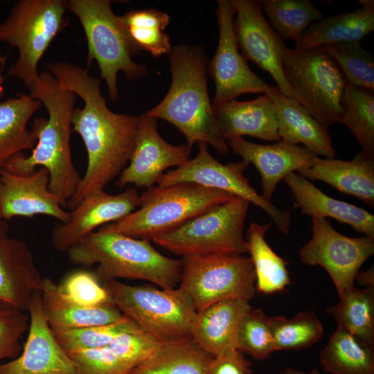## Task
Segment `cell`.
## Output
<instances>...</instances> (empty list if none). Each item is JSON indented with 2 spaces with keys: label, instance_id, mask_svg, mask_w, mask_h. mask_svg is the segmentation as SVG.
<instances>
[{
  "label": "cell",
  "instance_id": "6da1fadb",
  "mask_svg": "<svg viewBox=\"0 0 374 374\" xmlns=\"http://www.w3.org/2000/svg\"><path fill=\"white\" fill-rule=\"evenodd\" d=\"M64 89L80 97L82 108H74L72 131L82 138L87 152V166L66 206L73 209L86 197L100 191L127 166L132 157L139 116L117 114L108 109L100 93V79L88 69L66 62L46 64Z\"/></svg>",
  "mask_w": 374,
  "mask_h": 374
},
{
  "label": "cell",
  "instance_id": "7a4b0ae2",
  "mask_svg": "<svg viewBox=\"0 0 374 374\" xmlns=\"http://www.w3.org/2000/svg\"><path fill=\"white\" fill-rule=\"evenodd\" d=\"M28 88L30 96L45 106L48 117L33 121L31 129L37 141L30 155L19 153L1 168L17 175L32 173L38 166L45 168L50 176L49 189L64 207L81 179L70 146L71 116L77 96L62 87L49 71L39 74Z\"/></svg>",
  "mask_w": 374,
  "mask_h": 374
},
{
  "label": "cell",
  "instance_id": "3957f363",
  "mask_svg": "<svg viewBox=\"0 0 374 374\" xmlns=\"http://www.w3.org/2000/svg\"><path fill=\"white\" fill-rule=\"evenodd\" d=\"M168 55L172 75L170 89L145 114L175 126L192 148L195 143H205L227 154L229 148L219 131L208 92L204 48L182 44L172 47Z\"/></svg>",
  "mask_w": 374,
  "mask_h": 374
},
{
  "label": "cell",
  "instance_id": "277c9868",
  "mask_svg": "<svg viewBox=\"0 0 374 374\" xmlns=\"http://www.w3.org/2000/svg\"><path fill=\"white\" fill-rule=\"evenodd\" d=\"M66 252L73 265L96 264L93 272L100 281L141 279L163 289L175 288L180 281L181 260L162 255L148 240L97 230Z\"/></svg>",
  "mask_w": 374,
  "mask_h": 374
},
{
  "label": "cell",
  "instance_id": "5b68a950",
  "mask_svg": "<svg viewBox=\"0 0 374 374\" xmlns=\"http://www.w3.org/2000/svg\"><path fill=\"white\" fill-rule=\"evenodd\" d=\"M234 197L220 190L192 183L152 186L140 195L136 211L97 230L150 240Z\"/></svg>",
  "mask_w": 374,
  "mask_h": 374
},
{
  "label": "cell",
  "instance_id": "8992f818",
  "mask_svg": "<svg viewBox=\"0 0 374 374\" xmlns=\"http://www.w3.org/2000/svg\"><path fill=\"white\" fill-rule=\"evenodd\" d=\"M103 282L121 313L161 343L191 337L197 310L180 287L130 285L116 279Z\"/></svg>",
  "mask_w": 374,
  "mask_h": 374
},
{
  "label": "cell",
  "instance_id": "52a82bcc",
  "mask_svg": "<svg viewBox=\"0 0 374 374\" xmlns=\"http://www.w3.org/2000/svg\"><path fill=\"white\" fill-rule=\"evenodd\" d=\"M282 62L295 100L327 129L341 123V100L347 82L323 46L308 49L285 46Z\"/></svg>",
  "mask_w": 374,
  "mask_h": 374
},
{
  "label": "cell",
  "instance_id": "ba28073f",
  "mask_svg": "<svg viewBox=\"0 0 374 374\" xmlns=\"http://www.w3.org/2000/svg\"><path fill=\"white\" fill-rule=\"evenodd\" d=\"M67 9L80 21L88 45V64L98 63L107 84L109 98L118 97L117 74L134 80L148 74L145 66L134 62L135 55L124 31L121 17L116 15L107 0H69Z\"/></svg>",
  "mask_w": 374,
  "mask_h": 374
},
{
  "label": "cell",
  "instance_id": "9c48e42d",
  "mask_svg": "<svg viewBox=\"0 0 374 374\" xmlns=\"http://www.w3.org/2000/svg\"><path fill=\"white\" fill-rule=\"evenodd\" d=\"M66 1L21 0L0 24V42L19 51L8 71L28 87L38 78L37 64L54 37L68 24Z\"/></svg>",
  "mask_w": 374,
  "mask_h": 374
},
{
  "label": "cell",
  "instance_id": "30bf717a",
  "mask_svg": "<svg viewBox=\"0 0 374 374\" xmlns=\"http://www.w3.org/2000/svg\"><path fill=\"white\" fill-rule=\"evenodd\" d=\"M250 203L238 197L216 205L152 240L181 256L248 253L243 235Z\"/></svg>",
  "mask_w": 374,
  "mask_h": 374
},
{
  "label": "cell",
  "instance_id": "8fae6325",
  "mask_svg": "<svg viewBox=\"0 0 374 374\" xmlns=\"http://www.w3.org/2000/svg\"><path fill=\"white\" fill-rule=\"evenodd\" d=\"M179 287L191 298L197 312L229 299H252L256 275L250 258L217 253L184 256Z\"/></svg>",
  "mask_w": 374,
  "mask_h": 374
},
{
  "label": "cell",
  "instance_id": "7c38bea8",
  "mask_svg": "<svg viewBox=\"0 0 374 374\" xmlns=\"http://www.w3.org/2000/svg\"><path fill=\"white\" fill-rule=\"evenodd\" d=\"M196 156L183 166L163 173L157 180L158 186L192 183L220 190L248 201L262 209L279 231L287 235L291 226L290 212L282 210L265 199L250 185L244 172L249 163L245 161L223 164L208 152V144L198 143Z\"/></svg>",
  "mask_w": 374,
  "mask_h": 374
},
{
  "label": "cell",
  "instance_id": "4fadbf2b",
  "mask_svg": "<svg viewBox=\"0 0 374 374\" xmlns=\"http://www.w3.org/2000/svg\"><path fill=\"white\" fill-rule=\"evenodd\" d=\"M312 220V238L300 249V260L323 267L340 296L355 285L360 267L374 253V238L348 237L336 231L325 218Z\"/></svg>",
  "mask_w": 374,
  "mask_h": 374
},
{
  "label": "cell",
  "instance_id": "5bb4252c",
  "mask_svg": "<svg viewBox=\"0 0 374 374\" xmlns=\"http://www.w3.org/2000/svg\"><path fill=\"white\" fill-rule=\"evenodd\" d=\"M216 2L218 44L206 69L215 84L213 108L243 94L266 93L269 86L251 70L240 51L234 30L235 10L232 0Z\"/></svg>",
  "mask_w": 374,
  "mask_h": 374
},
{
  "label": "cell",
  "instance_id": "9a60e30c",
  "mask_svg": "<svg viewBox=\"0 0 374 374\" xmlns=\"http://www.w3.org/2000/svg\"><path fill=\"white\" fill-rule=\"evenodd\" d=\"M232 1L235 10L234 30L242 55L267 71L284 95L295 99L283 67L286 45L265 19L260 1Z\"/></svg>",
  "mask_w": 374,
  "mask_h": 374
},
{
  "label": "cell",
  "instance_id": "2e32d148",
  "mask_svg": "<svg viewBox=\"0 0 374 374\" xmlns=\"http://www.w3.org/2000/svg\"><path fill=\"white\" fill-rule=\"evenodd\" d=\"M28 312V333L21 352L16 358L0 363V374H83L49 327L41 292L33 296Z\"/></svg>",
  "mask_w": 374,
  "mask_h": 374
},
{
  "label": "cell",
  "instance_id": "e0dca14e",
  "mask_svg": "<svg viewBox=\"0 0 374 374\" xmlns=\"http://www.w3.org/2000/svg\"><path fill=\"white\" fill-rule=\"evenodd\" d=\"M191 151L188 144L168 143L158 132L157 119L142 114L132 157L116 185L121 188L128 184L150 188L168 168L186 163Z\"/></svg>",
  "mask_w": 374,
  "mask_h": 374
},
{
  "label": "cell",
  "instance_id": "ac0fdd59",
  "mask_svg": "<svg viewBox=\"0 0 374 374\" xmlns=\"http://www.w3.org/2000/svg\"><path fill=\"white\" fill-rule=\"evenodd\" d=\"M140 195L135 188L111 195L100 191L91 194L71 211L66 223L57 224L53 229L51 242L54 248L67 251L83 240L95 229L119 221L139 206Z\"/></svg>",
  "mask_w": 374,
  "mask_h": 374
},
{
  "label": "cell",
  "instance_id": "d6986e66",
  "mask_svg": "<svg viewBox=\"0 0 374 374\" xmlns=\"http://www.w3.org/2000/svg\"><path fill=\"white\" fill-rule=\"evenodd\" d=\"M49 181V172L43 167L28 175L15 174L1 168L0 209L3 220L44 215L66 223L69 212L50 190Z\"/></svg>",
  "mask_w": 374,
  "mask_h": 374
},
{
  "label": "cell",
  "instance_id": "ffe728a7",
  "mask_svg": "<svg viewBox=\"0 0 374 374\" xmlns=\"http://www.w3.org/2000/svg\"><path fill=\"white\" fill-rule=\"evenodd\" d=\"M226 142L234 154L256 168L261 177V195L268 202H271L274 190L282 179L310 167L317 156L305 147L283 141L261 145L242 137H233Z\"/></svg>",
  "mask_w": 374,
  "mask_h": 374
},
{
  "label": "cell",
  "instance_id": "44dd1931",
  "mask_svg": "<svg viewBox=\"0 0 374 374\" xmlns=\"http://www.w3.org/2000/svg\"><path fill=\"white\" fill-rule=\"evenodd\" d=\"M44 278L33 253L20 238L12 237L6 221L0 222V300L28 312L33 296L41 292Z\"/></svg>",
  "mask_w": 374,
  "mask_h": 374
},
{
  "label": "cell",
  "instance_id": "7402d4cb",
  "mask_svg": "<svg viewBox=\"0 0 374 374\" xmlns=\"http://www.w3.org/2000/svg\"><path fill=\"white\" fill-rule=\"evenodd\" d=\"M266 93L276 113L280 141L294 145L302 143L316 155L335 158L328 129L314 119L296 100L284 95L276 86L269 85Z\"/></svg>",
  "mask_w": 374,
  "mask_h": 374
},
{
  "label": "cell",
  "instance_id": "603a6c76",
  "mask_svg": "<svg viewBox=\"0 0 374 374\" xmlns=\"http://www.w3.org/2000/svg\"><path fill=\"white\" fill-rule=\"evenodd\" d=\"M213 110L219 131L225 141L242 136L280 141L275 107L267 93L251 100H235Z\"/></svg>",
  "mask_w": 374,
  "mask_h": 374
},
{
  "label": "cell",
  "instance_id": "cb8c5ba5",
  "mask_svg": "<svg viewBox=\"0 0 374 374\" xmlns=\"http://www.w3.org/2000/svg\"><path fill=\"white\" fill-rule=\"evenodd\" d=\"M284 180L292 191L295 206L303 214L312 217H332L374 238V215L372 213L328 196L309 179L296 172L288 175Z\"/></svg>",
  "mask_w": 374,
  "mask_h": 374
},
{
  "label": "cell",
  "instance_id": "d4e9b609",
  "mask_svg": "<svg viewBox=\"0 0 374 374\" xmlns=\"http://www.w3.org/2000/svg\"><path fill=\"white\" fill-rule=\"evenodd\" d=\"M296 173L309 180L325 182L341 193L374 206V158L361 152L350 161L317 156L310 167Z\"/></svg>",
  "mask_w": 374,
  "mask_h": 374
},
{
  "label": "cell",
  "instance_id": "484cf974",
  "mask_svg": "<svg viewBox=\"0 0 374 374\" xmlns=\"http://www.w3.org/2000/svg\"><path fill=\"white\" fill-rule=\"evenodd\" d=\"M251 308L249 301L238 298L213 303L197 312L191 337L214 357L237 349L238 326Z\"/></svg>",
  "mask_w": 374,
  "mask_h": 374
},
{
  "label": "cell",
  "instance_id": "4316f807",
  "mask_svg": "<svg viewBox=\"0 0 374 374\" xmlns=\"http://www.w3.org/2000/svg\"><path fill=\"white\" fill-rule=\"evenodd\" d=\"M41 298L45 318L53 332L109 324L125 317L114 303L87 307L70 301L58 285L46 277Z\"/></svg>",
  "mask_w": 374,
  "mask_h": 374
},
{
  "label": "cell",
  "instance_id": "83f0119b",
  "mask_svg": "<svg viewBox=\"0 0 374 374\" xmlns=\"http://www.w3.org/2000/svg\"><path fill=\"white\" fill-rule=\"evenodd\" d=\"M362 7L322 19L313 24L295 43L296 49L345 42L360 41L374 30V1L359 0Z\"/></svg>",
  "mask_w": 374,
  "mask_h": 374
},
{
  "label": "cell",
  "instance_id": "f1b7e54d",
  "mask_svg": "<svg viewBox=\"0 0 374 374\" xmlns=\"http://www.w3.org/2000/svg\"><path fill=\"white\" fill-rule=\"evenodd\" d=\"M213 358L188 337L162 343L130 374H209Z\"/></svg>",
  "mask_w": 374,
  "mask_h": 374
},
{
  "label": "cell",
  "instance_id": "f546056e",
  "mask_svg": "<svg viewBox=\"0 0 374 374\" xmlns=\"http://www.w3.org/2000/svg\"><path fill=\"white\" fill-rule=\"evenodd\" d=\"M42 105L26 94L0 102V168L15 155L35 146L37 137L27 124Z\"/></svg>",
  "mask_w": 374,
  "mask_h": 374
},
{
  "label": "cell",
  "instance_id": "4dcf8cb0",
  "mask_svg": "<svg viewBox=\"0 0 374 374\" xmlns=\"http://www.w3.org/2000/svg\"><path fill=\"white\" fill-rule=\"evenodd\" d=\"M319 362L332 374H374V347L337 326Z\"/></svg>",
  "mask_w": 374,
  "mask_h": 374
},
{
  "label": "cell",
  "instance_id": "1f68e13d",
  "mask_svg": "<svg viewBox=\"0 0 374 374\" xmlns=\"http://www.w3.org/2000/svg\"><path fill=\"white\" fill-rule=\"evenodd\" d=\"M271 224L252 222L246 240L256 275V291L265 294L283 291L290 283L286 262L276 253L265 240Z\"/></svg>",
  "mask_w": 374,
  "mask_h": 374
},
{
  "label": "cell",
  "instance_id": "d6a6232c",
  "mask_svg": "<svg viewBox=\"0 0 374 374\" xmlns=\"http://www.w3.org/2000/svg\"><path fill=\"white\" fill-rule=\"evenodd\" d=\"M121 20L135 54L145 51L159 57L170 51V37L165 33L170 20L167 13L153 8L132 10Z\"/></svg>",
  "mask_w": 374,
  "mask_h": 374
},
{
  "label": "cell",
  "instance_id": "836d02e7",
  "mask_svg": "<svg viewBox=\"0 0 374 374\" xmlns=\"http://www.w3.org/2000/svg\"><path fill=\"white\" fill-rule=\"evenodd\" d=\"M339 301L326 310L339 326L374 346V288L359 289L355 285L346 290Z\"/></svg>",
  "mask_w": 374,
  "mask_h": 374
},
{
  "label": "cell",
  "instance_id": "e575fe53",
  "mask_svg": "<svg viewBox=\"0 0 374 374\" xmlns=\"http://www.w3.org/2000/svg\"><path fill=\"white\" fill-rule=\"evenodd\" d=\"M344 123L365 156L374 158V92L347 82L341 100Z\"/></svg>",
  "mask_w": 374,
  "mask_h": 374
},
{
  "label": "cell",
  "instance_id": "d590c367",
  "mask_svg": "<svg viewBox=\"0 0 374 374\" xmlns=\"http://www.w3.org/2000/svg\"><path fill=\"white\" fill-rule=\"evenodd\" d=\"M260 3L273 30L295 43L312 21L323 17L309 0H263Z\"/></svg>",
  "mask_w": 374,
  "mask_h": 374
},
{
  "label": "cell",
  "instance_id": "8d00e7d4",
  "mask_svg": "<svg viewBox=\"0 0 374 374\" xmlns=\"http://www.w3.org/2000/svg\"><path fill=\"white\" fill-rule=\"evenodd\" d=\"M269 322L276 350L305 348L323 337L322 324L313 310L301 312L292 319L269 317Z\"/></svg>",
  "mask_w": 374,
  "mask_h": 374
},
{
  "label": "cell",
  "instance_id": "74e56055",
  "mask_svg": "<svg viewBox=\"0 0 374 374\" xmlns=\"http://www.w3.org/2000/svg\"><path fill=\"white\" fill-rule=\"evenodd\" d=\"M323 48L334 60L348 83L374 92V59L361 46L360 41L330 44Z\"/></svg>",
  "mask_w": 374,
  "mask_h": 374
},
{
  "label": "cell",
  "instance_id": "f35d334b",
  "mask_svg": "<svg viewBox=\"0 0 374 374\" xmlns=\"http://www.w3.org/2000/svg\"><path fill=\"white\" fill-rule=\"evenodd\" d=\"M141 330L135 322L125 317L109 324L52 332L66 351H73L106 346L120 335Z\"/></svg>",
  "mask_w": 374,
  "mask_h": 374
},
{
  "label": "cell",
  "instance_id": "ab89813d",
  "mask_svg": "<svg viewBox=\"0 0 374 374\" xmlns=\"http://www.w3.org/2000/svg\"><path fill=\"white\" fill-rule=\"evenodd\" d=\"M236 347L258 360L267 358L276 350L269 317L260 309L251 307L242 317L237 331Z\"/></svg>",
  "mask_w": 374,
  "mask_h": 374
},
{
  "label": "cell",
  "instance_id": "60d3db41",
  "mask_svg": "<svg viewBox=\"0 0 374 374\" xmlns=\"http://www.w3.org/2000/svg\"><path fill=\"white\" fill-rule=\"evenodd\" d=\"M58 287L68 299L81 305L97 307L113 303L109 292L93 271H72Z\"/></svg>",
  "mask_w": 374,
  "mask_h": 374
},
{
  "label": "cell",
  "instance_id": "b9f144b4",
  "mask_svg": "<svg viewBox=\"0 0 374 374\" xmlns=\"http://www.w3.org/2000/svg\"><path fill=\"white\" fill-rule=\"evenodd\" d=\"M29 322L26 312L0 300V363L15 359L21 353L20 339L28 329Z\"/></svg>",
  "mask_w": 374,
  "mask_h": 374
},
{
  "label": "cell",
  "instance_id": "7bdbcfd3",
  "mask_svg": "<svg viewBox=\"0 0 374 374\" xmlns=\"http://www.w3.org/2000/svg\"><path fill=\"white\" fill-rule=\"evenodd\" d=\"M161 344L158 339L141 330L120 335L107 346L132 371L150 357Z\"/></svg>",
  "mask_w": 374,
  "mask_h": 374
},
{
  "label": "cell",
  "instance_id": "ee69618b",
  "mask_svg": "<svg viewBox=\"0 0 374 374\" xmlns=\"http://www.w3.org/2000/svg\"><path fill=\"white\" fill-rule=\"evenodd\" d=\"M66 352L78 366L83 374H130L131 373L107 346Z\"/></svg>",
  "mask_w": 374,
  "mask_h": 374
},
{
  "label": "cell",
  "instance_id": "f6af8a7d",
  "mask_svg": "<svg viewBox=\"0 0 374 374\" xmlns=\"http://www.w3.org/2000/svg\"><path fill=\"white\" fill-rule=\"evenodd\" d=\"M251 364L238 349H232L215 357L209 374H251Z\"/></svg>",
  "mask_w": 374,
  "mask_h": 374
},
{
  "label": "cell",
  "instance_id": "bcb514c9",
  "mask_svg": "<svg viewBox=\"0 0 374 374\" xmlns=\"http://www.w3.org/2000/svg\"><path fill=\"white\" fill-rule=\"evenodd\" d=\"M355 280L362 285L373 287L374 274L373 267L368 269L366 271H359L356 275Z\"/></svg>",
  "mask_w": 374,
  "mask_h": 374
},
{
  "label": "cell",
  "instance_id": "7dc6e473",
  "mask_svg": "<svg viewBox=\"0 0 374 374\" xmlns=\"http://www.w3.org/2000/svg\"><path fill=\"white\" fill-rule=\"evenodd\" d=\"M283 374H320L317 369H312L310 372H305L299 369H296L292 367H287L283 371Z\"/></svg>",
  "mask_w": 374,
  "mask_h": 374
},
{
  "label": "cell",
  "instance_id": "c3c4849f",
  "mask_svg": "<svg viewBox=\"0 0 374 374\" xmlns=\"http://www.w3.org/2000/svg\"><path fill=\"white\" fill-rule=\"evenodd\" d=\"M6 61V57H3L0 54V98L3 95L4 93V88H3V82L5 78L2 75V71H3V66Z\"/></svg>",
  "mask_w": 374,
  "mask_h": 374
},
{
  "label": "cell",
  "instance_id": "681fc988",
  "mask_svg": "<svg viewBox=\"0 0 374 374\" xmlns=\"http://www.w3.org/2000/svg\"><path fill=\"white\" fill-rule=\"evenodd\" d=\"M3 220L2 215H1V209H0V222H1V221H3Z\"/></svg>",
  "mask_w": 374,
  "mask_h": 374
}]
</instances>
